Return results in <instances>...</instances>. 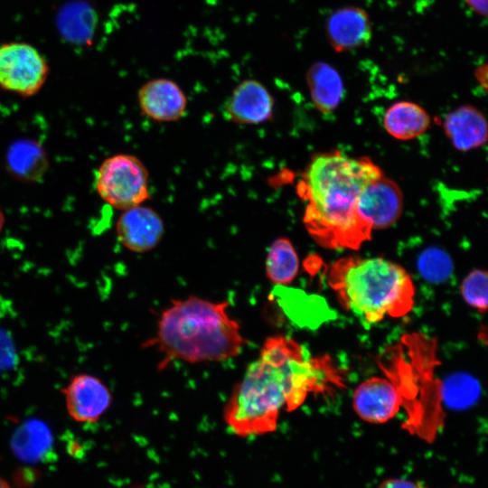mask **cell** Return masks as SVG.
<instances>
[{"label": "cell", "instance_id": "cell-1", "mask_svg": "<svg viewBox=\"0 0 488 488\" xmlns=\"http://www.w3.org/2000/svg\"><path fill=\"white\" fill-rule=\"evenodd\" d=\"M345 385L343 371L330 356H310L293 338L269 336L232 389L223 419L240 437L273 433L282 409L295 411L309 394L332 395Z\"/></svg>", "mask_w": 488, "mask_h": 488}, {"label": "cell", "instance_id": "cell-2", "mask_svg": "<svg viewBox=\"0 0 488 488\" xmlns=\"http://www.w3.org/2000/svg\"><path fill=\"white\" fill-rule=\"evenodd\" d=\"M381 175L367 157H349L340 151L315 155L297 184L298 195L307 202L303 221L311 237L327 249H360L372 229L358 216L357 200Z\"/></svg>", "mask_w": 488, "mask_h": 488}, {"label": "cell", "instance_id": "cell-3", "mask_svg": "<svg viewBox=\"0 0 488 488\" xmlns=\"http://www.w3.org/2000/svg\"><path fill=\"white\" fill-rule=\"evenodd\" d=\"M229 306L228 301L194 296L173 300L157 321L155 336L148 341L149 347L163 354L161 368L174 360L201 363L238 356L248 341Z\"/></svg>", "mask_w": 488, "mask_h": 488}, {"label": "cell", "instance_id": "cell-4", "mask_svg": "<svg viewBox=\"0 0 488 488\" xmlns=\"http://www.w3.org/2000/svg\"><path fill=\"white\" fill-rule=\"evenodd\" d=\"M327 284L342 308L366 324L403 317L414 305L410 275L380 257L337 259L328 269Z\"/></svg>", "mask_w": 488, "mask_h": 488}, {"label": "cell", "instance_id": "cell-5", "mask_svg": "<svg viewBox=\"0 0 488 488\" xmlns=\"http://www.w3.org/2000/svg\"><path fill=\"white\" fill-rule=\"evenodd\" d=\"M99 197L115 209L125 211L149 198V174L136 156L118 154L105 159L96 174Z\"/></svg>", "mask_w": 488, "mask_h": 488}, {"label": "cell", "instance_id": "cell-6", "mask_svg": "<svg viewBox=\"0 0 488 488\" xmlns=\"http://www.w3.org/2000/svg\"><path fill=\"white\" fill-rule=\"evenodd\" d=\"M49 72L46 59L34 46L21 42L0 45V89L32 97L43 87Z\"/></svg>", "mask_w": 488, "mask_h": 488}, {"label": "cell", "instance_id": "cell-7", "mask_svg": "<svg viewBox=\"0 0 488 488\" xmlns=\"http://www.w3.org/2000/svg\"><path fill=\"white\" fill-rule=\"evenodd\" d=\"M405 399L393 379L372 377L355 389L352 407L362 420L380 424L393 418L405 403Z\"/></svg>", "mask_w": 488, "mask_h": 488}, {"label": "cell", "instance_id": "cell-8", "mask_svg": "<svg viewBox=\"0 0 488 488\" xmlns=\"http://www.w3.org/2000/svg\"><path fill=\"white\" fill-rule=\"evenodd\" d=\"M403 198L398 184L381 175L361 192L356 205L358 216L371 229L391 226L402 212Z\"/></svg>", "mask_w": 488, "mask_h": 488}, {"label": "cell", "instance_id": "cell-9", "mask_svg": "<svg viewBox=\"0 0 488 488\" xmlns=\"http://www.w3.org/2000/svg\"><path fill=\"white\" fill-rule=\"evenodd\" d=\"M62 392L69 415L78 422L99 420L112 401L108 388L99 378L85 373L71 378Z\"/></svg>", "mask_w": 488, "mask_h": 488}, {"label": "cell", "instance_id": "cell-10", "mask_svg": "<svg viewBox=\"0 0 488 488\" xmlns=\"http://www.w3.org/2000/svg\"><path fill=\"white\" fill-rule=\"evenodd\" d=\"M120 243L133 252L142 253L155 249L164 233L161 216L142 204L123 211L116 224Z\"/></svg>", "mask_w": 488, "mask_h": 488}, {"label": "cell", "instance_id": "cell-11", "mask_svg": "<svg viewBox=\"0 0 488 488\" xmlns=\"http://www.w3.org/2000/svg\"><path fill=\"white\" fill-rule=\"evenodd\" d=\"M228 118L240 125H258L270 119L274 99L258 80L248 79L232 90L225 105Z\"/></svg>", "mask_w": 488, "mask_h": 488}, {"label": "cell", "instance_id": "cell-12", "mask_svg": "<svg viewBox=\"0 0 488 488\" xmlns=\"http://www.w3.org/2000/svg\"><path fill=\"white\" fill-rule=\"evenodd\" d=\"M141 111L159 122L182 118L187 108V98L180 86L165 78L153 79L141 86L137 93Z\"/></svg>", "mask_w": 488, "mask_h": 488}, {"label": "cell", "instance_id": "cell-13", "mask_svg": "<svg viewBox=\"0 0 488 488\" xmlns=\"http://www.w3.org/2000/svg\"><path fill=\"white\" fill-rule=\"evenodd\" d=\"M326 33L335 52L351 51L365 45L371 40V20L360 7L339 8L327 19Z\"/></svg>", "mask_w": 488, "mask_h": 488}, {"label": "cell", "instance_id": "cell-14", "mask_svg": "<svg viewBox=\"0 0 488 488\" xmlns=\"http://www.w3.org/2000/svg\"><path fill=\"white\" fill-rule=\"evenodd\" d=\"M445 134L455 149L470 151L486 143L487 124L475 107L464 105L449 112L443 121Z\"/></svg>", "mask_w": 488, "mask_h": 488}, {"label": "cell", "instance_id": "cell-15", "mask_svg": "<svg viewBox=\"0 0 488 488\" xmlns=\"http://www.w3.org/2000/svg\"><path fill=\"white\" fill-rule=\"evenodd\" d=\"M311 99L322 113L333 111L344 95V87L339 72L324 61L314 63L306 73Z\"/></svg>", "mask_w": 488, "mask_h": 488}, {"label": "cell", "instance_id": "cell-16", "mask_svg": "<svg viewBox=\"0 0 488 488\" xmlns=\"http://www.w3.org/2000/svg\"><path fill=\"white\" fill-rule=\"evenodd\" d=\"M5 165L11 175L19 181H39L48 166L47 155L43 148L31 139H20L7 149Z\"/></svg>", "mask_w": 488, "mask_h": 488}, {"label": "cell", "instance_id": "cell-17", "mask_svg": "<svg viewBox=\"0 0 488 488\" xmlns=\"http://www.w3.org/2000/svg\"><path fill=\"white\" fill-rule=\"evenodd\" d=\"M431 123L429 115L419 105L410 101H399L386 111L383 125L394 138L410 140L425 133Z\"/></svg>", "mask_w": 488, "mask_h": 488}, {"label": "cell", "instance_id": "cell-18", "mask_svg": "<svg viewBox=\"0 0 488 488\" xmlns=\"http://www.w3.org/2000/svg\"><path fill=\"white\" fill-rule=\"evenodd\" d=\"M50 428L41 420L30 419L21 425L11 438L14 455L25 463L42 461L52 448Z\"/></svg>", "mask_w": 488, "mask_h": 488}, {"label": "cell", "instance_id": "cell-19", "mask_svg": "<svg viewBox=\"0 0 488 488\" xmlns=\"http://www.w3.org/2000/svg\"><path fill=\"white\" fill-rule=\"evenodd\" d=\"M299 258L297 252L287 238L275 239L267 249L265 262L266 276L277 286L291 284L297 276Z\"/></svg>", "mask_w": 488, "mask_h": 488}, {"label": "cell", "instance_id": "cell-20", "mask_svg": "<svg viewBox=\"0 0 488 488\" xmlns=\"http://www.w3.org/2000/svg\"><path fill=\"white\" fill-rule=\"evenodd\" d=\"M97 15L84 2H73L64 6L58 18L61 33L69 41L84 42L93 35Z\"/></svg>", "mask_w": 488, "mask_h": 488}, {"label": "cell", "instance_id": "cell-21", "mask_svg": "<svg viewBox=\"0 0 488 488\" xmlns=\"http://www.w3.org/2000/svg\"><path fill=\"white\" fill-rule=\"evenodd\" d=\"M440 390L447 406L454 408H465L477 399L480 386L470 375L460 373L448 377Z\"/></svg>", "mask_w": 488, "mask_h": 488}, {"label": "cell", "instance_id": "cell-22", "mask_svg": "<svg viewBox=\"0 0 488 488\" xmlns=\"http://www.w3.org/2000/svg\"><path fill=\"white\" fill-rule=\"evenodd\" d=\"M418 268L427 281L440 283L446 281L453 272V261L440 248L426 249L418 257Z\"/></svg>", "mask_w": 488, "mask_h": 488}, {"label": "cell", "instance_id": "cell-23", "mask_svg": "<svg viewBox=\"0 0 488 488\" xmlns=\"http://www.w3.org/2000/svg\"><path fill=\"white\" fill-rule=\"evenodd\" d=\"M487 273L482 269L471 271L461 284V295L470 306L483 314L487 310Z\"/></svg>", "mask_w": 488, "mask_h": 488}, {"label": "cell", "instance_id": "cell-24", "mask_svg": "<svg viewBox=\"0 0 488 488\" xmlns=\"http://www.w3.org/2000/svg\"><path fill=\"white\" fill-rule=\"evenodd\" d=\"M378 488H424L420 484L414 482L400 479V478H389L384 480Z\"/></svg>", "mask_w": 488, "mask_h": 488}, {"label": "cell", "instance_id": "cell-25", "mask_svg": "<svg viewBox=\"0 0 488 488\" xmlns=\"http://www.w3.org/2000/svg\"><path fill=\"white\" fill-rule=\"evenodd\" d=\"M465 2L476 14L486 16L487 0H465Z\"/></svg>", "mask_w": 488, "mask_h": 488}, {"label": "cell", "instance_id": "cell-26", "mask_svg": "<svg viewBox=\"0 0 488 488\" xmlns=\"http://www.w3.org/2000/svg\"><path fill=\"white\" fill-rule=\"evenodd\" d=\"M475 78L480 83V85L486 89L487 88V64H483L476 68L475 70Z\"/></svg>", "mask_w": 488, "mask_h": 488}, {"label": "cell", "instance_id": "cell-27", "mask_svg": "<svg viewBox=\"0 0 488 488\" xmlns=\"http://www.w3.org/2000/svg\"><path fill=\"white\" fill-rule=\"evenodd\" d=\"M5 214H4L3 211H2V209L0 208V233L2 231L4 226H5Z\"/></svg>", "mask_w": 488, "mask_h": 488}, {"label": "cell", "instance_id": "cell-28", "mask_svg": "<svg viewBox=\"0 0 488 488\" xmlns=\"http://www.w3.org/2000/svg\"><path fill=\"white\" fill-rule=\"evenodd\" d=\"M0 488H10L7 482H5L4 479L0 478Z\"/></svg>", "mask_w": 488, "mask_h": 488}]
</instances>
